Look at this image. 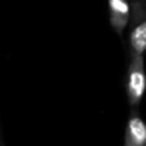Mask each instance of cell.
<instances>
[{
  "label": "cell",
  "mask_w": 146,
  "mask_h": 146,
  "mask_svg": "<svg viewBox=\"0 0 146 146\" xmlns=\"http://www.w3.org/2000/svg\"><path fill=\"white\" fill-rule=\"evenodd\" d=\"M129 55L144 56L146 48V9L144 0H129Z\"/></svg>",
  "instance_id": "cell-1"
},
{
  "label": "cell",
  "mask_w": 146,
  "mask_h": 146,
  "mask_svg": "<svg viewBox=\"0 0 146 146\" xmlns=\"http://www.w3.org/2000/svg\"><path fill=\"white\" fill-rule=\"evenodd\" d=\"M145 68L144 56H132L128 66L126 81V94L127 100L131 109H139L145 92Z\"/></svg>",
  "instance_id": "cell-2"
},
{
  "label": "cell",
  "mask_w": 146,
  "mask_h": 146,
  "mask_svg": "<svg viewBox=\"0 0 146 146\" xmlns=\"http://www.w3.org/2000/svg\"><path fill=\"white\" fill-rule=\"evenodd\" d=\"M123 146H146V126L139 113V109H132L124 129Z\"/></svg>",
  "instance_id": "cell-3"
},
{
  "label": "cell",
  "mask_w": 146,
  "mask_h": 146,
  "mask_svg": "<svg viewBox=\"0 0 146 146\" xmlns=\"http://www.w3.org/2000/svg\"><path fill=\"white\" fill-rule=\"evenodd\" d=\"M109 21L113 31L122 36L129 21V0H108Z\"/></svg>",
  "instance_id": "cell-4"
},
{
  "label": "cell",
  "mask_w": 146,
  "mask_h": 146,
  "mask_svg": "<svg viewBox=\"0 0 146 146\" xmlns=\"http://www.w3.org/2000/svg\"><path fill=\"white\" fill-rule=\"evenodd\" d=\"M0 146H4V142H3L1 139H0Z\"/></svg>",
  "instance_id": "cell-5"
}]
</instances>
